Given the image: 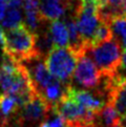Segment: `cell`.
<instances>
[{"label": "cell", "mask_w": 126, "mask_h": 127, "mask_svg": "<svg viewBox=\"0 0 126 127\" xmlns=\"http://www.w3.org/2000/svg\"><path fill=\"white\" fill-rule=\"evenodd\" d=\"M47 29L54 47H69V35L64 22L60 20L53 21Z\"/></svg>", "instance_id": "obj_8"}, {"label": "cell", "mask_w": 126, "mask_h": 127, "mask_svg": "<svg viewBox=\"0 0 126 127\" xmlns=\"http://www.w3.org/2000/svg\"><path fill=\"white\" fill-rule=\"evenodd\" d=\"M19 64L28 75L34 93L39 97L42 96L47 87L58 81L48 71L45 65V57L34 55L21 61Z\"/></svg>", "instance_id": "obj_4"}, {"label": "cell", "mask_w": 126, "mask_h": 127, "mask_svg": "<svg viewBox=\"0 0 126 127\" xmlns=\"http://www.w3.org/2000/svg\"><path fill=\"white\" fill-rule=\"evenodd\" d=\"M120 126L121 127H126V115L120 117Z\"/></svg>", "instance_id": "obj_16"}, {"label": "cell", "mask_w": 126, "mask_h": 127, "mask_svg": "<svg viewBox=\"0 0 126 127\" xmlns=\"http://www.w3.org/2000/svg\"><path fill=\"white\" fill-rule=\"evenodd\" d=\"M22 23H23V21H22V15H21L20 8L7 6V11L5 12V15H4L3 19L1 21L2 28L4 30L15 29Z\"/></svg>", "instance_id": "obj_11"}, {"label": "cell", "mask_w": 126, "mask_h": 127, "mask_svg": "<svg viewBox=\"0 0 126 127\" xmlns=\"http://www.w3.org/2000/svg\"><path fill=\"white\" fill-rule=\"evenodd\" d=\"M45 65L53 77L70 85L77 65V55L70 47H54L45 57Z\"/></svg>", "instance_id": "obj_3"}, {"label": "cell", "mask_w": 126, "mask_h": 127, "mask_svg": "<svg viewBox=\"0 0 126 127\" xmlns=\"http://www.w3.org/2000/svg\"><path fill=\"white\" fill-rule=\"evenodd\" d=\"M74 2H79V1H81V0H73Z\"/></svg>", "instance_id": "obj_17"}, {"label": "cell", "mask_w": 126, "mask_h": 127, "mask_svg": "<svg viewBox=\"0 0 126 127\" xmlns=\"http://www.w3.org/2000/svg\"><path fill=\"white\" fill-rule=\"evenodd\" d=\"M102 75L96 64L84 52L77 54V65L74 71L71 83L86 89H97L101 84Z\"/></svg>", "instance_id": "obj_6"}, {"label": "cell", "mask_w": 126, "mask_h": 127, "mask_svg": "<svg viewBox=\"0 0 126 127\" xmlns=\"http://www.w3.org/2000/svg\"><path fill=\"white\" fill-rule=\"evenodd\" d=\"M36 42L37 36L32 33L24 23L15 29L1 31L0 33V43L3 54L18 63L34 55H39Z\"/></svg>", "instance_id": "obj_1"}, {"label": "cell", "mask_w": 126, "mask_h": 127, "mask_svg": "<svg viewBox=\"0 0 126 127\" xmlns=\"http://www.w3.org/2000/svg\"><path fill=\"white\" fill-rule=\"evenodd\" d=\"M118 72L126 78V49H124L122 53V57H121V65L118 69Z\"/></svg>", "instance_id": "obj_14"}, {"label": "cell", "mask_w": 126, "mask_h": 127, "mask_svg": "<svg viewBox=\"0 0 126 127\" xmlns=\"http://www.w3.org/2000/svg\"><path fill=\"white\" fill-rule=\"evenodd\" d=\"M18 109H19V107H18L15 99L12 96L2 94L0 95V110L4 117L7 119H11Z\"/></svg>", "instance_id": "obj_12"}, {"label": "cell", "mask_w": 126, "mask_h": 127, "mask_svg": "<svg viewBox=\"0 0 126 127\" xmlns=\"http://www.w3.org/2000/svg\"><path fill=\"white\" fill-rule=\"evenodd\" d=\"M0 33H1V30H0Z\"/></svg>", "instance_id": "obj_21"}, {"label": "cell", "mask_w": 126, "mask_h": 127, "mask_svg": "<svg viewBox=\"0 0 126 127\" xmlns=\"http://www.w3.org/2000/svg\"><path fill=\"white\" fill-rule=\"evenodd\" d=\"M4 1H5V2L7 3V2H10V1H12V0H4Z\"/></svg>", "instance_id": "obj_18"}, {"label": "cell", "mask_w": 126, "mask_h": 127, "mask_svg": "<svg viewBox=\"0 0 126 127\" xmlns=\"http://www.w3.org/2000/svg\"><path fill=\"white\" fill-rule=\"evenodd\" d=\"M0 76H1V65H0Z\"/></svg>", "instance_id": "obj_19"}, {"label": "cell", "mask_w": 126, "mask_h": 127, "mask_svg": "<svg viewBox=\"0 0 126 127\" xmlns=\"http://www.w3.org/2000/svg\"><path fill=\"white\" fill-rule=\"evenodd\" d=\"M112 38L120 44V46L126 49V17H120L112 20L110 23Z\"/></svg>", "instance_id": "obj_10"}, {"label": "cell", "mask_w": 126, "mask_h": 127, "mask_svg": "<svg viewBox=\"0 0 126 127\" xmlns=\"http://www.w3.org/2000/svg\"><path fill=\"white\" fill-rule=\"evenodd\" d=\"M122 47L112 38L108 41L98 44L89 45L84 47L83 51L89 58H93V62L103 76H111L118 71L121 65Z\"/></svg>", "instance_id": "obj_2"}, {"label": "cell", "mask_w": 126, "mask_h": 127, "mask_svg": "<svg viewBox=\"0 0 126 127\" xmlns=\"http://www.w3.org/2000/svg\"><path fill=\"white\" fill-rule=\"evenodd\" d=\"M115 127H121V126H120V124H118V125H117V126H115Z\"/></svg>", "instance_id": "obj_20"}, {"label": "cell", "mask_w": 126, "mask_h": 127, "mask_svg": "<svg viewBox=\"0 0 126 127\" xmlns=\"http://www.w3.org/2000/svg\"><path fill=\"white\" fill-rule=\"evenodd\" d=\"M98 15L107 24L117 18L126 17V0H101Z\"/></svg>", "instance_id": "obj_7"}, {"label": "cell", "mask_w": 126, "mask_h": 127, "mask_svg": "<svg viewBox=\"0 0 126 127\" xmlns=\"http://www.w3.org/2000/svg\"><path fill=\"white\" fill-rule=\"evenodd\" d=\"M120 123V115L110 103L96 113L94 127H115Z\"/></svg>", "instance_id": "obj_9"}, {"label": "cell", "mask_w": 126, "mask_h": 127, "mask_svg": "<svg viewBox=\"0 0 126 127\" xmlns=\"http://www.w3.org/2000/svg\"><path fill=\"white\" fill-rule=\"evenodd\" d=\"M38 127H67V125L60 116H58L55 111H53L48 119L42 124H40Z\"/></svg>", "instance_id": "obj_13"}, {"label": "cell", "mask_w": 126, "mask_h": 127, "mask_svg": "<svg viewBox=\"0 0 126 127\" xmlns=\"http://www.w3.org/2000/svg\"><path fill=\"white\" fill-rule=\"evenodd\" d=\"M54 109L39 96H35L29 103L20 107L11 119L15 121L17 127L34 126L45 122ZM10 119V120H11Z\"/></svg>", "instance_id": "obj_5"}, {"label": "cell", "mask_w": 126, "mask_h": 127, "mask_svg": "<svg viewBox=\"0 0 126 127\" xmlns=\"http://www.w3.org/2000/svg\"><path fill=\"white\" fill-rule=\"evenodd\" d=\"M7 8V3L4 0H0V21H2Z\"/></svg>", "instance_id": "obj_15"}]
</instances>
